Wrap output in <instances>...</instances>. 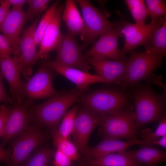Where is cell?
I'll list each match as a JSON object with an SVG mask.
<instances>
[{
    "label": "cell",
    "instance_id": "1",
    "mask_svg": "<svg viewBox=\"0 0 166 166\" xmlns=\"http://www.w3.org/2000/svg\"><path fill=\"white\" fill-rule=\"evenodd\" d=\"M134 113L138 129L151 123H158L165 116V99L147 85L137 86L134 91Z\"/></svg>",
    "mask_w": 166,
    "mask_h": 166
},
{
    "label": "cell",
    "instance_id": "2",
    "mask_svg": "<svg viewBox=\"0 0 166 166\" xmlns=\"http://www.w3.org/2000/svg\"><path fill=\"white\" fill-rule=\"evenodd\" d=\"M100 135L103 139L120 140L138 139V131L134 111L128 107L109 114L99 115Z\"/></svg>",
    "mask_w": 166,
    "mask_h": 166
},
{
    "label": "cell",
    "instance_id": "3",
    "mask_svg": "<svg viewBox=\"0 0 166 166\" xmlns=\"http://www.w3.org/2000/svg\"><path fill=\"white\" fill-rule=\"evenodd\" d=\"M84 93L77 89L57 93L36 106L33 111V117L51 128H57L68 109L73 104L79 102Z\"/></svg>",
    "mask_w": 166,
    "mask_h": 166
},
{
    "label": "cell",
    "instance_id": "4",
    "mask_svg": "<svg viewBox=\"0 0 166 166\" xmlns=\"http://www.w3.org/2000/svg\"><path fill=\"white\" fill-rule=\"evenodd\" d=\"M79 102L98 115L109 114L128 107V99L121 91L100 89L83 94Z\"/></svg>",
    "mask_w": 166,
    "mask_h": 166
},
{
    "label": "cell",
    "instance_id": "5",
    "mask_svg": "<svg viewBox=\"0 0 166 166\" xmlns=\"http://www.w3.org/2000/svg\"><path fill=\"white\" fill-rule=\"evenodd\" d=\"M122 86H133L148 79L162 64L164 57L146 52H129Z\"/></svg>",
    "mask_w": 166,
    "mask_h": 166
},
{
    "label": "cell",
    "instance_id": "6",
    "mask_svg": "<svg viewBox=\"0 0 166 166\" xmlns=\"http://www.w3.org/2000/svg\"><path fill=\"white\" fill-rule=\"evenodd\" d=\"M117 14L121 19L115 23L120 28L122 35L124 38V44L122 50L125 54L139 45H144L166 19V16H165L159 18L154 22H151L148 24L139 25L125 21L119 11H117Z\"/></svg>",
    "mask_w": 166,
    "mask_h": 166
},
{
    "label": "cell",
    "instance_id": "7",
    "mask_svg": "<svg viewBox=\"0 0 166 166\" xmlns=\"http://www.w3.org/2000/svg\"><path fill=\"white\" fill-rule=\"evenodd\" d=\"M46 138L45 133L38 126L30 125L11 142L13 150L7 166H21L31 153Z\"/></svg>",
    "mask_w": 166,
    "mask_h": 166
},
{
    "label": "cell",
    "instance_id": "8",
    "mask_svg": "<svg viewBox=\"0 0 166 166\" xmlns=\"http://www.w3.org/2000/svg\"><path fill=\"white\" fill-rule=\"evenodd\" d=\"M32 99L28 98L8 108V113L1 146L4 147L11 140L27 129L33 119L31 107Z\"/></svg>",
    "mask_w": 166,
    "mask_h": 166
},
{
    "label": "cell",
    "instance_id": "9",
    "mask_svg": "<svg viewBox=\"0 0 166 166\" xmlns=\"http://www.w3.org/2000/svg\"><path fill=\"white\" fill-rule=\"evenodd\" d=\"M82 50L75 36L67 31L62 34L54 61L62 65L89 73L91 65L82 54Z\"/></svg>",
    "mask_w": 166,
    "mask_h": 166
},
{
    "label": "cell",
    "instance_id": "10",
    "mask_svg": "<svg viewBox=\"0 0 166 166\" xmlns=\"http://www.w3.org/2000/svg\"><path fill=\"white\" fill-rule=\"evenodd\" d=\"M82 12L85 28L84 42L81 46L82 49L93 42L104 31L113 25L90 1L75 0Z\"/></svg>",
    "mask_w": 166,
    "mask_h": 166
},
{
    "label": "cell",
    "instance_id": "11",
    "mask_svg": "<svg viewBox=\"0 0 166 166\" xmlns=\"http://www.w3.org/2000/svg\"><path fill=\"white\" fill-rule=\"evenodd\" d=\"M122 36L119 27L113 23L99 36L93 45L84 54L85 58L103 57L116 61L125 60V54L118 48L119 38Z\"/></svg>",
    "mask_w": 166,
    "mask_h": 166
},
{
    "label": "cell",
    "instance_id": "12",
    "mask_svg": "<svg viewBox=\"0 0 166 166\" xmlns=\"http://www.w3.org/2000/svg\"><path fill=\"white\" fill-rule=\"evenodd\" d=\"M42 14H38L33 22L22 32L19 42V52L16 57L21 73L28 79L33 73L32 66L38 52L34 40V34Z\"/></svg>",
    "mask_w": 166,
    "mask_h": 166
},
{
    "label": "cell",
    "instance_id": "13",
    "mask_svg": "<svg viewBox=\"0 0 166 166\" xmlns=\"http://www.w3.org/2000/svg\"><path fill=\"white\" fill-rule=\"evenodd\" d=\"M54 71L41 65L31 78L24 83L23 92L28 98L42 99L52 97L58 93L52 80L55 75Z\"/></svg>",
    "mask_w": 166,
    "mask_h": 166
},
{
    "label": "cell",
    "instance_id": "14",
    "mask_svg": "<svg viewBox=\"0 0 166 166\" xmlns=\"http://www.w3.org/2000/svg\"><path fill=\"white\" fill-rule=\"evenodd\" d=\"M99 123V115L89 108L83 105L78 109L72 133L74 144L78 151L82 152L87 147L91 133Z\"/></svg>",
    "mask_w": 166,
    "mask_h": 166
},
{
    "label": "cell",
    "instance_id": "15",
    "mask_svg": "<svg viewBox=\"0 0 166 166\" xmlns=\"http://www.w3.org/2000/svg\"><path fill=\"white\" fill-rule=\"evenodd\" d=\"M95 69L96 75L109 83L121 84L124 77L128 58L125 60L116 61L103 57L85 58Z\"/></svg>",
    "mask_w": 166,
    "mask_h": 166
},
{
    "label": "cell",
    "instance_id": "16",
    "mask_svg": "<svg viewBox=\"0 0 166 166\" xmlns=\"http://www.w3.org/2000/svg\"><path fill=\"white\" fill-rule=\"evenodd\" d=\"M64 7L60 5L56 8L53 18L42 36L35 58V63L39 60L47 59L50 52L57 49L62 36L60 25Z\"/></svg>",
    "mask_w": 166,
    "mask_h": 166
},
{
    "label": "cell",
    "instance_id": "17",
    "mask_svg": "<svg viewBox=\"0 0 166 166\" xmlns=\"http://www.w3.org/2000/svg\"><path fill=\"white\" fill-rule=\"evenodd\" d=\"M42 65L50 68L74 83L77 89L85 92L91 84L99 83H109L102 77L75 68L65 66L54 61L46 59Z\"/></svg>",
    "mask_w": 166,
    "mask_h": 166
},
{
    "label": "cell",
    "instance_id": "18",
    "mask_svg": "<svg viewBox=\"0 0 166 166\" xmlns=\"http://www.w3.org/2000/svg\"><path fill=\"white\" fill-rule=\"evenodd\" d=\"M27 20L26 13L23 8L12 7L0 24V32L10 43L14 56L17 55L19 52V42L23 28Z\"/></svg>",
    "mask_w": 166,
    "mask_h": 166
},
{
    "label": "cell",
    "instance_id": "19",
    "mask_svg": "<svg viewBox=\"0 0 166 166\" xmlns=\"http://www.w3.org/2000/svg\"><path fill=\"white\" fill-rule=\"evenodd\" d=\"M0 69L9 85L12 97L20 103L24 100L23 89L24 83L22 81L18 61L16 57L0 55Z\"/></svg>",
    "mask_w": 166,
    "mask_h": 166
},
{
    "label": "cell",
    "instance_id": "20",
    "mask_svg": "<svg viewBox=\"0 0 166 166\" xmlns=\"http://www.w3.org/2000/svg\"><path fill=\"white\" fill-rule=\"evenodd\" d=\"M144 140L138 139L122 141L120 140L104 139L92 147L87 146L82 151L87 157L92 159L107 154L124 151L136 145L144 144Z\"/></svg>",
    "mask_w": 166,
    "mask_h": 166
},
{
    "label": "cell",
    "instance_id": "21",
    "mask_svg": "<svg viewBox=\"0 0 166 166\" xmlns=\"http://www.w3.org/2000/svg\"><path fill=\"white\" fill-rule=\"evenodd\" d=\"M140 145L136 150L126 151L141 166H158L166 161V152L152 145Z\"/></svg>",
    "mask_w": 166,
    "mask_h": 166
},
{
    "label": "cell",
    "instance_id": "22",
    "mask_svg": "<svg viewBox=\"0 0 166 166\" xmlns=\"http://www.w3.org/2000/svg\"><path fill=\"white\" fill-rule=\"evenodd\" d=\"M76 3L74 0L66 1L61 15L62 18L67 26V31L75 36L80 35L81 40L83 41L85 25Z\"/></svg>",
    "mask_w": 166,
    "mask_h": 166
},
{
    "label": "cell",
    "instance_id": "23",
    "mask_svg": "<svg viewBox=\"0 0 166 166\" xmlns=\"http://www.w3.org/2000/svg\"><path fill=\"white\" fill-rule=\"evenodd\" d=\"M88 164L90 166H141L126 150L91 159L88 161Z\"/></svg>",
    "mask_w": 166,
    "mask_h": 166
},
{
    "label": "cell",
    "instance_id": "24",
    "mask_svg": "<svg viewBox=\"0 0 166 166\" xmlns=\"http://www.w3.org/2000/svg\"><path fill=\"white\" fill-rule=\"evenodd\" d=\"M144 45L146 52L164 57L166 53V19Z\"/></svg>",
    "mask_w": 166,
    "mask_h": 166
},
{
    "label": "cell",
    "instance_id": "25",
    "mask_svg": "<svg viewBox=\"0 0 166 166\" xmlns=\"http://www.w3.org/2000/svg\"><path fill=\"white\" fill-rule=\"evenodd\" d=\"M51 133L54 144L59 149L71 160H77L79 158V151L75 145L68 138L60 136L57 128H51Z\"/></svg>",
    "mask_w": 166,
    "mask_h": 166
},
{
    "label": "cell",
    "instance_id": "26",
    "mask_svg": "<svg viewBox=\"0 0 166 166\" xmlns=\"http://www.w3.org/2000/svg\"><path fill=\"white\" fill-rule=\"evenodd\" d=\"M54 152L47 147L38 148L29 155L21 166H47Z\"/></svg>",
    "mask_w": 166,
    "mask_h": 166
},
{
    "label": "cell",
    "instance_id": "27",
    "mask_svg": "<svg viewBox=\"0 0 166 166\" xmlns=\"http://www.w3.org/2000/svg\"><path fill=\"white\" fill-rule=\"evenodd\" d=\"M136 24L143 25L149 15L145 1L143 0L124 1Z\"/></svg>",
    "mask_w": 166,
    "mask_h": 166
},
{
    "label": "cell",
    "instance_id": "28",
    "mask_svg": "<svg viewBox=\"0 0 166 166\" xmlns=\"http://www.w3.org/2000/svg\"><path fill=\"white\" fill-rule=\"evenodd\" d=\"M58 3V1H56L48 9L37 26L34 37V42L37 46L40 45L45 31L53 18Z\"/></svg>",
    "mask_w": 166,
    "mask_h": 166
},
{
    "label": "cell",
    "instance_id": "29",
    "mask_svg": "<svg viewBox=\"0 0 166 166\" xmlns=\"http://www.w3.org/2000/svg\"><path fill=\"white\" fill-rule=\"evenodd\" d=\"M78 109L77 106H74L66 113L63 117L61 124L57 129L58 133L62 137L68 138L72 133L75 118Z\"/></svg>",
    "mask_w": 166,
    "mask_h": 166
},
{
    "label": "cell",
    "instance_id": "30",
    "mask_svg": "<svg viewBox=\"0 0 166 166\" xmlns=\"http://www.w3.org/2000/svg\"><path fill=\"white\" fill-rule=\"evenodd\" d=\"M158 125L154 132L150 128L144 129L140 133V136L148 142L166 136V118L164 117L158 123Z\"/></svg>",
    "mask_w": 166,
    "mask_h": 166
},
{
    "label": "cell",
    "instance_id": "31",
    "mask_svg": "<svg viewBox=\"0 0 166 166\" xmlns=\"http://www.w3.org/2000/svg\"><path fill=\"white\" fill-rule=\"evenodd\" d=\"M49 0H28L27 2L28 7L26 12L27 20L33 21L34 18L39 14H42L48 9Z\"/></svg>",
    "mask_w": 166,
    "mask_h": 166
},
{
    "label": "cell",
    "instance_id": "32",
    "mask_svg": "<svg viewBox=\"0 0 166 166\" xmlns=\"http://www.w3.org/2000/svg\"><path fill=\"white\" fill-rule=\"evenodd\" d=\"M53 166H71V160L59 149L57 148L53 156Z\"/></svg>",
    "mask_w": 166,
    "mask_h": 166
},
{
    "label": "cell",
    "instance_id": "33",
    "mask_svg": "<svg viewBox=\"0 0 166 166\" xmlns=\"http://www.w3.org/2000/svg\"><path fill=\"white\" fill-rule=\"evenodd\" d=\"M14 55L12 46L7 38L3 34H0V55L11 57Z\"/></svg>",
    "mask_w": 166,
    "mask_h": 166
},
{
    "label": "cell",
    "instance_id": "34",
    "mask_svg": "<svg viewBox=\"0 0 166 166\" xmlns=\"http://www.w3.org/2000/svg\"><path fill=\"white\" fill-rule=\"evenodd\" d=\"M8 113V108L4 105L0 106V137H2Z\"/></svg>",
    "mask_w": 166,
    "mask_h": 166
},
{
    "label": "cell",
    "instance_id": "35",
    "mask_svg": "<svg viewBox=\"0 0 166 166\" xmlns=\"http://www.w3.org/2000/svg\"><path fill=\"white\" fill-rule=\"evenodd\" d=\"M4 78L3 73L0 70V103L6 102L13 103L14 100L8 94L5 90L3 82Z\"/></svg>",
    "mask_w": 166,
    "mask_h": 166
},
{
    "label": "cell",
    "instance_id": "36",
    "mask_svg": "<svg viewBox=\"0 0 166 166\" xmlns=\"http://www.w3.org/2000/svg\"><path fill=\"white\" fill-rule=\"evenodd\" d=\"M150 16L154 10L165 1L162 0H146L144 1Z\"/></svg>",
    "mask_w": 166,
    "mask_h": 166
},
{
    "label": "cell",
    "instance_id": "37",
    "mask_svg": "<svg viewBox=\"0 0 166 166\" xmlns=\"http://www.w3.org/2000/svg\"><path fill=\"white\" fill-rule=\"evenodd\" d=\"M12 151L9 148L5 149L0 144V162L7 163L10 159Z\"/></svg>",
    "mask_w": 166,
    "mask_h": 166
},
{
    "label": "cell",
    "instance_id": "38",
    "mask_svg": "<svg viewBox=\"0 0 166 166\" xmlns=\"http://www.w3.org/2000/svg\"><path fill=\"white\" fill-rule=\"evenodd\" d=\"M0 24L4 20L10 11V6L0 0Z\"/></svg>",
    "mask_w": 166,
    "mask_h": 166
},
{
    "label": "cell",
    "instance_id": "39",
    "mask_svg": "<svg viewBox=\"0 0 166 166\" xmlns=\"http://www.w3.org/2000/svg\"><path fill=\"white\" fill-rule=\"evenodd\" d=\"M2 1L12 7L22 9L23 6L27 2L26 0H3Z\"/></svg>",
    "mask_w": 166,
    "mask_h": 166
}]
</instances>
